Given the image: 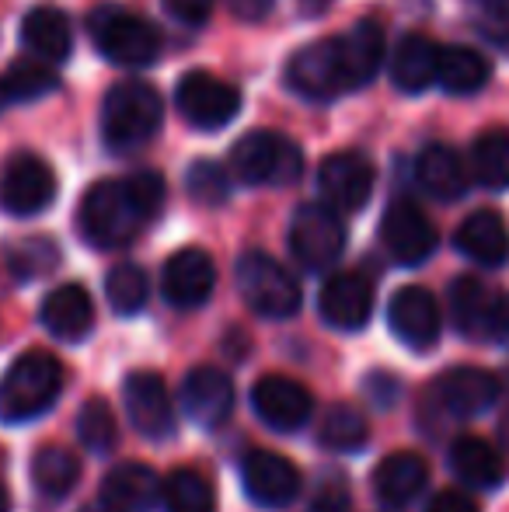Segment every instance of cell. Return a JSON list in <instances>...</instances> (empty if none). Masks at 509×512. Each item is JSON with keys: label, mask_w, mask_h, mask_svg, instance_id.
I'll list each match as a JSON object with an SVG mask.
<instances>
[{"label": "cell", "mask_w": 509, "mask_h": 512, "mask_svg": "<svg viewBox=\"0 0 509 512\" xmlns=\"http://www.w3.org/2000/svg\"><path fill=\"white\" fill-rule=\"evenodd\" d=\"M161 4L175 21L199 28V25H206V21H210L213 4H217V0H161Z\"/></svg>", "instance_id": "obj_42"}, {"label": "cell", "mask_w": 509, "mask_h": 512, "mask_svg": "<svg viewBox=\"0 0 509 512\" xmlns=\"http://www.w3.org/2000/svg\"><path fill=\"white\" fill-rule=\"evenodd\" d=\"M105 297H109V304L116 314H123V317L140 314L143 304H147V297H150L147 272L133 262L116 265V269L105 276Z\"/></svg>", "instance_id": "obj_38"}, {"label": "cell", "mask_w": 509, "mask_h": 512, "mask_svg": "<svg viewBox=\"0 0 509 512\" xmlns=\"http://www.w3.org/2000/svg\"><path fill=\"white\" fill-rule=\"evenodd\" d=\"M60 88V77L53 74V67L35 60H21L0 74V112L11 105H25L35 98H46Z\"/></svg>", "instance_id": "obj_34"}, {"label": "cell", "mask_w": 509, "mask_h": 512, "mask_svg": "<svg viewBox=\"0 0 509 512\" xmlns=\"http://www.w3.org/2000/svg\"><path fill=\"white\" fill-rule=\"evenodd\" d=\"M499 398V377L478 366H454V370L440 373L436 380V401L450 411V415L475 418L489 411Z\"/></svg>", "instance_id": "obj_20"}, {"label": "cell", "mask_w": 509, "mask_h": 512, "mask_svg": "<svg viewBox=\"0 0 509 512\" xmlns=\"http://www.w3.org/2000/svg\"><path fill=\"white\" fill-rule=\"evenodd\" d=\"M415 182L426 196L440 199V203H457L468 192V161L447 143H429L415 157Z\"/></svg>", "instance_id": "obj_22"}, {"label": "cell", "mask_w": 509, "mask_h": 512, "mask_svg": "<svg viewBox=\"0 0 509 512\" xmlns=\"http://www.w3.org/2000/svg\"><path fill=\"white\" fill-rule=\"evenodd\" d=\"M63 391V363L42 349H32L7 366L0 380V422L25 425L46 415Z\"/></svg>", "instance_id": "obj_2"}, {"label": "cell", "mask_w": 509, "mask_h": 512, "mask_svg": "<svg viewBox=\"0 0 509 512\" xmlns=\"http://www.w3.org/2000/svg\"><path fill=\"white\" fill-rule=\"evenodd\" d=\"M241 481L255 506L286 509L300 492V471L276 450H252L241 464Z\"/></svg>", "instance_id": "obj_14"}, {"label": "cell", "mask_w": 509, "mask_h": 512, "mask_svg": "<svg viewBox=\"0 0 509 512\" xmlns=\"http://www.w3.org/2000/svg\"><path fill=\"white\" fill-rule=\"evenodd\" d=\"M252 408L269 429L297 432L300 425H307V418H311L314 401L304 384H297V380H290V377H279V373H269V377L255 380Z\"/></svg>", "instance_id": "obj_17"}, {"label": "cell", "mask_w": 509, "mask_h": 512, "mask_svg": "<svg viewBox=\"0 0 509 512\" xmlns=\"http://www.w3.org/2000/svg\"><path fill=\"white\" fill-rule=\"evenodd\" d=\"M81 481V460L63 446H42L32 457V485L46 499H67Z\"/></svg>", "instance_id": "obj_33"}, {"label": "cell", "mask_w": 509, "mask_h": 512, "mask_svg": "<svg viewBox=\"0 0 509 512\" xmlns=\"http://www.w3.org/2000/svg\"><path fill=\"white\" fill-rule=\"evenodd\" d=\"M231 171L245 185H269L283 189L293 185L304 171V154L293 140L272 133V129H252L231 147Z\"/></svg>", "instance_id": "obj_5"}, {"label": "cell", "mask_w": 509, "mask_h": 512, "mask_svg": "<svg viewBox=\"0 0 509 512\" xmlns=\"http://www.w3.org/2000/svg\"><path fill=\"white\" fill-rule=\"evenodd\" d=\"M161 502V481L147 464H119L102 481L105 512H154Z\"/></svg>", "instance_id": "obj_24"}, {"label": "cell", "mask_w": 509, "mask_h": 512, "mask_svg": "<svg viewBox=\"0 0 509 512\" xmlns=\"http://www.w3.org/2000/svg\"><path fill=\"white\" fill-rule=\"evenodd\" d=\"M77 436H81L84 450L98 453V457L116 450L119 425H116V411L109 408V401H102V398L84 401V408L77 411Z\"/></svg>", "instance_id": "obj_37"}, {"label": "cell", "mask_w": 509, "mask_h": 512, "mask_svg": "<svg viewBox=\"0 0 509 512\" xmlns=\"http://www.w3.org/2000/svg\"><path fill=\"white\" fill-rule=\"evenodd\" d=\"M185 189L199 206H220L231 196V175L213 161H196L185 175Z\"/></svg>", "instance_id": "obj_40"}, {"label": "cell", "mask_w": 509, "mask_h": 512, "mask_svg": "<svg viewBox=\"0 0 509 512\" xmlns=\"http://www.w3.org/2000/svg\"><path fill=\"white\" fill-rule=\"evenodd\" d=\"M436 67H440V46L429 35L408 32L391 49V81L405 95H422L433 88Z\"/></svg>", "instance_id": "obj_26"}, {"label": "cell", "mask_w": 509, "mask_h": 512, "mask_svg": "<svg viewBox=\"0 0 509 512\" xmlns=\"http://www.w3.org/2000/svg\"><path fill=\"white\" fill-rule=\"evenodd\" d=\"M164 206V178L157 171H133L129 178L95 182L77 209V227L84 241L98 251L126 248L143 223L154 220Z\"/></svg>", "instance_id": "obj_1"}, {"label": "cell", "mask_w": 509, "mask_h": 512, "mask_svg": "<svg viewBox=\"0 0 509 512\" xmlns=\"http://www.w3.org/2000/svg\"><path fill=\"white\" fill-rule=\"evenodd\" d=\"M307 512H353V499H349V488L339 478L325 481L318 488V495L311 499Z\"/></svg>", "instance_id": "obj_41"}, {"label": "cell", "mask_w": 509, "mask_h": 512, "mask_svg": "<svg viewBox=\"0 0 509 512\" xmlns=\"http://www.w3.org/2000/svg\"><path fill=\"white\" fill-rule=\"evenodd\" d=\"M290 251L304 269H328L346 248V227L342 216L325 203H304L290 220Z\"/></svg>", "instance_id": "obj_9"}, {"label": "cell", "mask_w": 509, "mask_h": 512, "mask_svg": "<svg viewBox=\"0 0 509 512\" xmlns=\"http://www.w3.org/2000/svg\"><path fill=\"white\" fill-rule=\"evenodd\" d=\"M56 262H60V251H56V244L49 237H28V241L14 244L7 251V265H11V272L18 279L46 276V272L56 269Z\"/></svg>", "instance_id": "obj_39"}, {"label": "cell", "mask_w": 509, "mask_h": 512, "mask_svg": "<svg viewBox=\"0 0 509 512\" xmlns=\"http://www.w3.org/2000/svg\"><path fill=\"white\" fill-rule=\"evenodd\" d=\"M164 122V105L157 88L147 81H119L102 102V140L116 154L147 147Z\"/></svg>", "instance_id": "obj_3"}, {"label": "cell", "mask_w": 509, "mask_h": 512, "mask_svg": "<svg viewBox=\"0 0 509 512\" xmlns=\"http://www.w3.org/2000/svg\"><path fill=\"white\" fill-rule=\"evenodd\" d=\"M489 342L506 345L509 349V297H499L496 314H492V324H489Z\"/></svg>", "instance_id": "obj_44"}, {"label": "cell", "mask_w": 509, "mask_h": 512, "mask_svg": "<svg viewBox=\"0 0 509 512\" xmlns=\"http://www.w3.org/2000/svg\"><path fill=\"white\" fill-rule=\"evenodd\" d=\"M286 84H290L300 98L318 102V105L332 102V98H339V95H349V91H353V77H349L339 35L297 49L293 60L286 63Z\"/></svg>", "instance_id": "obj_7"}, {"label": "cell", "mask_w": 509, "mask_h": 512, "mask_svg": "<svg viewBox=\"0 0 509 512\" xmlns=\"http://www.w3.org/2000/svg\"><path fill=\"white\" fill-rule=\"evenodd\" d=\"M496 304H499V293H492V286H485L482 279L461 276L450 283V317H454V328L464 338H475V342L489 338Z\"/></svg>", "instance_id": "obj_27"}, {"label": "cell", "mask_w": 509, "mask_h": 512, "mask_svg": "<svg viewBox=\"0 0 509 512\" xmlns=\"http://www.w3.org/2000/svg\"><path fill=\"white\" fill-rule=\"evenodd\" d=\"M450 471L471 488H499L506 478V464L496 450H492L485 439L464 436L450 446Z\"/></svg>", "instance_id": "obj_30"}, {"label": "cell", "mask_w": 509, "mask_h": 512, "mask_svg": "<svg viewBox=\"0 0 509 512\" xmlns=\"http://www.w3.org/2000/svg\"><path fill=\"white\" fill-rule=\"evenodd\" d=\"M367 439H370V425L353 405H332L321 415L318 443L328 446V450L353 453V450H363Z\"/></svg>", "instance_id": "obj_36"}, {"label": "cell", "mask_w": 509, "mask_h": 512, "mask_svg": "<svg viewBox=\"0 0 509 512\" xmlns=\"http://www.w3.org/2000/svg\"><path fill=\"white\" fill-rule=\"evenodd\" d=\"M381 241L398 265H422L436 251V227L415 203L398 199L384 209Z\"/></svg>", "instance_id": "obj_13"}, {"label": "cell", "mask_w": 509, "mask_h": 512, "mask_svg": "<svg viewBox=\"0 0 509 512\" xmlns=\"http://www.w3.org/2000/svg\"><path fill=\"white\" fill-rule=\"evenodd\" d=\"M164 512H217V492L196 467H178L161 485Z\"/></svg>", "instance_id": "obj_35"}, {"label": "cell", "mask_w": 509, "mask_h": 512, "mask_svg": "<svg viewBox=\"0 0 509 512\" xmlns=\"http://www.w3.org/2000/svg\"><path fill=\"white\" fill-rule=\"evenodd\" d=\"M175 105H178V115H182L192 129L217 133V129L231 126L234 115L241 112V95L234 84L220 81L217 74L192 70V74H185L182 81H178Z\"/></svg>", "instance_id": "obj_8"}, {"label": "cell", "mask_w": 509, "mask_h": 512, "mask_svg": "<svg viewBox=\"0 0 509 512\" xmlns=\"http://www.w3.org/2000/svg\"><path fill=\"white\" fill-rule=\"evenodd\" d=\"M387 328L398 342H405L408 349L426 352L436 345L443 328L440 304L429 290L422 286H401L387 304Z\"/></svg>", "instance_id": "obj_12"}, {"label": "cell", "mask_w": 509, "mask_h": 512, "mask_svg": "<svg viewBox=\"0 0 509 512\" xmlns=\"http://www.w3.org/2000/svg\"><path fill=\"white\" fill-rule=\"evenodd\" d=\"M468 175L489 192L509 189V129H489L471 143Z\"/></svg>", "instance_id": "obj_32"}, {"label": "cell", "mask_w": 509, "mask_h": 512, "mask_svg": "<svg viewBox=\"0 0 509 512\" xmlns=\"http://www.w3.org/2000/svg\"><path fill=\"white\" fill-rule=\"evenodd\" d=\"M377 171L360 150H339L325 157L318 168V189L325 196V206L335 213H356L370 203Z\"/></svg>", "instance_id": "obj_11"}, {"label": "cell", "mask_w": 509, "mask_h": 512, "mask_svg": "<svg viewBox=\"0 0 509 512\" xmlns=\"http://www.w3.org/2000/svg\"><path fill=\"white\" fill-rule=\"evenodd\" d=\"M81 512H105V509H102V506H84Z\"/></svg>", "instance_id": "obj_49"}, {"label": "cell", "mask_w": 509, "mask_h": 512, "mask_svg": "<svg viewBox=\"0 0 509 512\" xmlns=\"http://www.w3.org/2000/svg\"><path fill=\"white\" fill-rule=\"evenodd\" d=\"M499 443H503V450L509 453V415L503 418V425H499Z\"/></svg>", "instance_id": "obj_47"}, {"label": "cell", "mask_w": 509, "mask_h": 512, "mask_svg": "<svg viewBox=\"0 0 509 512\" xmlns=\"http://www.w3.org/2000/svg\"><path fill=\"white\" fill-rule=\"evenodd\" d=\"M217 286V265L203 248H182L164 262L161 290L164 300L178 310H196L213 297Z\"/></svg>", "instance_id": "obj_15"}, {"label": "cell", "mask_w": 509, "mask_h": 512, "mask_svg": "<svg viewBox=\"0 0 509 512\" xmlns=\"http://www.w3.org/2000/svg\"><path fill=\"white\" fill-rule=\"evenodd\" d=\"M339 42H342V53H346L349 77H353V91L367 88L384 63V49H387L384 28L377 25V21L363 18V21H356L349 32H342Z\"/></svg>", "instance_id": "obj_29"}, {"label": "cell", "mask_w": 509, "mask_h": 512, "mask_svg": "<svg viewBox=\"0 0 509 512\" xmlns=\"http://www.w3.org/2000/svg\"><path fill=\"white\" fill-rule=\"evenodd\" d=\"M485 28H489L492 39L509 46V0H499L496 11H492V21H489V25H482V32H485Z\"/></svg>", "instance_id": "obj_45"}, {"label": "cell", "mask_w": 509, "mask_h": 512, "mask_svg": "<svg viewBox=\"0 0 509 512\" xmlns=\"http://www.w3.org/2000/svg\"><path fill=\"white\" fill-rule=\"evenodd\" d=\"M318 310L332 328L360 331L374 314V286L360 272H335L321 286Z\"/></svg>", "instance_id": "obj_18"}, {"label": "cell", "mask_w": 509, "mask_h": 512, "mask_svg": "<svg viewBox=\"0 0 509 512\" xmlns=\"http://www.w3.org/2000/svg\"><path fill=\"white\" fill-rule=\"evenodd\" d=\"M21 42L39 63H63L74 49V32L60 7H32L21 21Z\"/></svg>", "instance_id": "obj_28"}, {"label": "cell", "mask_w": 509, "mask_h": 512, "mask_svg": "<svg viewBox=\"0 0 509 512\" xmlns=\"http://www.w3.org/2000/svg\"><path fill=\"white\" fill-rule=\"evenodd\" d=\"M374 495L384 502L387 509H405L408 502H415L422 495L429 481V464L419 457V453H408V450H398V453H387V457L377 464L374 471Z\"/></svg>", "instance_id": "obj_25"}, {"label": "cell", "mask_w": 509, "mask_h": 512, "mask_svg": "<svg viewBox=\"0 0 509 512\" xmlns=\"http://www.w3.org/2000/svg\"><path fill=\"white\" fill-rule=\"evenodd\" d=\"M39 321L60 342H84L95 328V304L81 283L56 286L39 307Z\"/></svg>", "instance_id": "obj_21"}, {"label": "cell", "mask_w": 509, "mask_h": 512, "mask_svg": "<svg viewBox=\"0 0 509 512\" xmlns=\"http://www.w3.org/2000/svg\"><path fill=\"white\" fill-rule=\"evenodd\" d=\"M489 60L478 49L468 46H447L440 49V67H436V84L447 95H478L489 84Z\"/></svg>", "instance_id": "obj_31"}, {"label": "cell", "mask_w": 509, "mask_h": 512, "mask_svg": "<svg viewBox=\"0 0 509 512\" xmlns=\"http://www.w3.org/2000/svg\"><path fill=\"white\" fill-rule=\"evenodd\" d=\"M88 35L95 49L116 67L140 70L161 56V32L136 11L119 4H102L88 14Z\"/></svg>", "instance_id": "obj_4"}, {"label": "cell", "mask_w": 509, "mask_h": 512, "mask_svg": "<svg viewBox=\"0 0 509 512\" xmlns=\"http://www.w3.org/2000/svg\"><path fill=\"white\" fill-rule=\"evenodd\" d=\"M56 199V175L42 157L14 154L0 171V209L11 216H39Z\"/></svg>", "instance_id": "obj_10"}, {"label": "cell", "mask_w": 509, "mask_h": 512, "mask_svg": "<svg viewBox=\"0 0 509 512\" xmlns=\"http://www.w3.org/2000/svg\"><path fill=\"white\" fill-rule=\"evenodd\" d=\"M182 408L203 429H217L231 418L234 411V384L224 370L199 366L185 377L182 384Z\"/></svg>", "instance_id": "obj_19"}, {"label": "cell", "mask_w": 509, "mask_h": 512, "mask_svg": "<svg viewBox=\"0 0 509 512\" xmlns=\"http://www.w3.org/2000/svg\"><path fill=\"white\" fill-rule=\"evenodd\" d=\"M7 509H11V499H7V488L0 485V512H7Z\"/></svg>", "instance_id": "obj_48"}, {"label": "cell", "mask_w": 509, "mask_h": 512, "mask_svg": "<svg viewBox=\"0 0 509 512\" xmlns=\"http://www.w3.org/2000/svg\"><path fill=\"white\" fill-rule=\"evenodd\" d=\"M238 293L258 317H269V321H286L300 310V286L297 279L286 272L283 262H276L265 251H245L238 258Z\"/></svg>", "instance_id": "obj_6"}, {"label": "cell", "mask_w": 509, "mask_h": 512, "mask_svg": "<svg viewBox=\"0 0 509 512\" xmlns=\"http://www.w3.org/2000/svg\"><path fill=\"white\" fill-rule=\"evenodd\" d=\"M426 512H478V506L464 492H440L426 506Z\"/></svg>", "instance_id": "obj_43"}, {"label": "cell", "mask_w": 509, "mask_h": 512, "mask_svg": "<svg viewBox=\"0 0 509 512\" xmlns=\"http://www.w3.org/2000/svg\"><path fill=\"white\" fill-rule=\"evenodd\" d=\"M123 401H126V415L140 436L147 439H164L175 429V405H171L168 384H164L157 373L150 370H136L126 377L123 384Z\"/></svg>", "instance_id": "obj_16"}, {"label": "cell", "mask_w": 509, "mask_h": 512, "mask_svg": "<svg viewBox=\"0 0 509 512\" xmlns=\"http://www.w3.org/2000/svg\"><path fill=\"white\" fill-rule=\"evenodd\" d=\"M272 0H234V7H238V14H245V18H262L265 11H269Z\"/></svg>", "instance_id": "obj_46"}, {"label": "cell", "mask_w": 509, "mask_h": 512, "mask_svg": "<svg viewBox=\"0 0 509 512\" xmlns=\"http://www.w3.org/2000/svg\"><path fill=\"white\" fill-rule=\"evenodd\" d=\"M454 248L461 251L468 262L485 265V269H499L509 258V227L496 209H478V213L464 216V223L454 234Z\"/></svg>", "instance_id": "obj_23"}]
</instances>
